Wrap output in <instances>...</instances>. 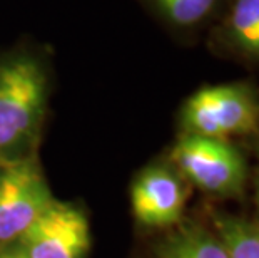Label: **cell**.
I'll return each instance as SVG.
<instances>
[{
	"instance_id": "8",
	"label": "cell",
	"mask_w": 259,
	"mask_h": 258,
	"mask_svg": "<svg viewBox=\"0 0 259 258\" xmlns=\"http://www.w3.org/2000/svg\"><path fill=\"white\" fill-rule=\"evenodd\" d=\"M157 258H229L216 232L187 223L169 235L157 250Z\"/></svg>"
},
{
	"instance_id": "3",
	"label": "cell",
	"mask_w": 259,
	"mask_h": 258,
	"mask_svg": "<svg viewBox=\"0 0 259 258\" xmlns=\"http://www.w3.org/2000/svg\"><path fill=\"white\" fill-rule=\"evenodd\" d=\"M170 158L179 174L209 195L233 198L244 191L247 164L231 141L181 134Z\"/></svg>"
},
{
	"instance_id": "10",
	"label": "cell",
	"mask_w": 259,
	"mask_h": 258,
	"mask_svg": "<svg viewBox=\"0 0 259 258\" xmlns=\"http://www.w3.org/2000/svg\"><path fill=\"white\" fill-rule=\"evenodd\" d=\"M214 227L229 258H259L257 223L233 215H216Z\"/></svg>"
},
{
	"instance_id": "13",
	"label": "cell",
	"mask_w": 259,
	"mask_h": 258,
	"mask_svg": "<svg viewBox=\"0 0 259 258\" xmlns=\"http://www.w3.org/2000/svg\"><path fill=\"white\" fill-rule=\"evenodd\" d=\"M4 169H5V166L0 164V185H2V179H4Z\"/></svg>"
},
{
	"instance_id": "7",
	"label": "cell",
	"mask_w": 259,
	"mask_h": 258,
	"mask_svg": "<svg viewBox=\"0 0 259 258\" xmlns=\"http://www.w3.org/2000/svg\"><path fill=\"white\" fill-rule=\"evenodd\" d=\"M214 39L229 54L259 64V0H224Z\"/></svg>"
},
{
	"instance_id": "5",
	"label": "cell",
	"mask_w": 259,
	"mask_h": 258,
	"mask_svg": "<svg viewBox=\"0 0 259 258\" xmlns=\"http://www.w3.org/2000/svg\"><path fill=\"white\" fill-rule=\"evenodd\" d=\"M15 245L24 258H85L91 248L89 219L79 206L54 200Z\"/></svg>"
},
{
	"instance_id": "12",
	"label": "cell",
	"mask_w": 259,
	"mask_h": 258,
	"mask_svg": "<svg viewBox=\"0 0 259 258\" xmlns=\"http://www.w3.org/2000/svg\"><path fill=\"white\" fill-rule=\"evenodd\" d=\"M257 155H259V144H257ZM259 174V173H257ZM256 201H257V213H259V176H257V193H256ZM259 225V223H257Z\"/></svg>"
},
{
	"instance_id": "2",
	"label": "cell",
	"mask_w": 259,
	"mask_h": 258,
	"mask_svg": "<svg viewBox=\"0 0 259 258\" xmlns=\"http://www.w3.org/2000/svg\"><path fill=\"white\" fill-rule=\"evenodd\" d=\"M183 134L229 141L259 128V91L249 82L207 86L187 97L179 114Z\"/></svg>"
},
{
	"instance_id": "1",
	"label": "cell",
	"mask_w": 259,
	"mask_h": 258,
	"mask_svg": "<svg viewBox=\"0 0 259 258\" xmlns=\"http://www.w3.org/2000/svg\"><path fill=\"white\" fill-rule=\"evenodd\" d=\"M49 76L29 52L0 57V164L37 156L47 113Z\"/></svg>"
},
{
	"instance_id": "9",
	"label": "cell",
	"mask_w": 259,
	"mask_h": 258,
	"mask_svg": "<svg viewBox=\"0 0 259 258\" xmlns=\"http://www.w3.org/2000/svg\"><path fill=\"white\" fill-rule=\"evenodd\" d=\"M147 2L172 29L194 30L216 17L224 0H147Z\"/></svg>"
},
{
	"instance_id": "11",
	"label": "cell",
	"mask_w": 259,
	"mask_h": 258,
	"mask_svg": "<svg viewBox=\"0 0 259 258\" xmlns=\"http://www.w3.org/2000/svg\"><path fill=\"white\" fill-rule=\"evenodd\" d=\"M0 258H24L17 245H9L5 248H0Z\"/></svg>"
},
{
	"instance_id": "4",
	"label": "cell",
	"mask_w": 259,
	"mask_h": 258,
	"mask_svg": "<svg viewBox=\"0 0 259 258\" xmlns=\"http://www.w3.org/2000/svg\"><path fill=\"white\" fill-rule=\"evenodd\" d=\"M54 200L38 156L7 164L0 185V248L17 243Z\"/></svg>"
},
{
	"instance_id": "6",
	"label": "cell",
	"mask_w": 259,
	"mask_h": 258,
	"mask_svg": "<svg viewBox=\"0 0 259 258\" xmlns=\"http://www.w3.org/2000/svg\"><path fill=\"white\" fill-rule=\"evenodd\" d=\"M186 196L184 183L176 169L166 164H152L142 169L132 183V213L144 227H172L183 216Z\"/></svg>"
}]
</instances>
